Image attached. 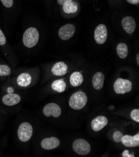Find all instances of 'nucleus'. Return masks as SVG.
<instances>
[{
	"label": "nucleus",
	"instance_id": "18",
	"mask_svg": "<svg viewBox=\"0 0 139 157\" xmlns=\"http://www.w3.org/2000/svg\"><path fill=\"white\" fill-rule=\"evenodd\" d=\"M63 9L66 14H73L78 11V4L72 0L65 3L63 5Z\"/></svg>",
	"mask_w": 139,
	"mask_h": 157
},
{
	"label": "nucleus",
	"instance_id": "14",
	"mask_svg": "<svg viewBox=\"0 0 139 157\" xmlns=\"http://www.w3.org/2000/svg\"><path fill=\"white\" fill-rule=\"evenodd\" d=\"M68 65L63 61L57 62L55 63L51 68L52 73L57 76H64L67 73Z\"/></svg>",
	"mask_w": 139,
	"mask_h": 157
},
{
	"label": "nucleus",
	"instance_id": "19",
	"mask_svg": "<svg viewBox=\"0 0 139 157\" xmlns=\"http://www.w3.org/2000/svg\"><path fill=\"white\" fill-rule=\"evenodd\" d=\"M117 53L121 59H125L128 55V46L126 43H120L117 46Z\"/></svg>",
	"mask_w": 139,
	"mask_h": 157
},
{
	"label": "nucleus",
	"instance_id": "27",
	"mask_svg": "<svg viewBox=\"0 0 139 157\" xmlns=\"http://www.w3.org/2000/svg\"><path fill=\"white\" fill-rule=\"evenodd\" d=\"M69 1H72V0H57V3L59 5L63 6L65 3Z\"/></svg>",
	"mask_w": 139,
	"mask_h": 157
},
{
	"label": "nucleus",
	"instance_id": "26",
	"mask_svg": "<svg viewBox=\"0 0 139 157\" xmlns=\"http://www.w3.org/2000/svg\"><path fill=\"white\" fill-rule=\"evenodd\" d=\"M126 1L131 5H137L139 3V0H126Z\"/></svg>",
	"mask_w": 139,
	"mask_h": 157
},
{
	"label": "nucleus",
	"instance_id": "6",
	"mask_svg": "<svg viewBox=\"0 0 139 157\" xmlns=\"http://www.w3.org/2000/svg\"><path fill=\"white\" fill-rule=\"evenodd\" d=\"M75 32V27L74 25L69 23L61 26L58 31L59 38L63 40H68L71 39Z\"/></svg>",
	"mask_w": 139,
	"mask_h": 157
},
{
	"label": "nucleus",
	"instance_id": "1",
	"mask_svg": "<svg viewBox=\"0 0 139 157\" xmlns=\"http://www.w3.org/2000/svg\"><path fill=\"white\" fill-rule=\"evenodd\" d=\"M39 39V33L38 30L35 27H30L24 31L23 36V42L27 48H31L38 44Z\"/></svg>",
	"mask_w": 139,
	"mask_h": 157
},
{
	"label": "nucleus",
	"instance_id": "4",
	"mask_svg": "<svg viewBox=\"0 0 139 157\" xmlns=\"http://www.w3.org/2000/svg\"><path fill=\"white\" fill-rule=\"evenodd\" d=\"M72 148L76 153L83 156L88 155L91 150L89 142L84 139H78L75 140L72 145Z\"/></svg>",
	"mask_w": 139,
	"mask_h": 157
},
{
	"label": "nucleus",
	"instance_id": "23",
	"mask_svg": "<svg viewBox=\"0 0 139 157\" xmlns=\"http://www.w3.org/2000/svg\"><path fill=\"white\" fill-rule=\"evenodd\" d=\"M122 136H123V134L122 132H120V131H116L115 132H114V135H113L114 141L117 143L120 142H121Z\"/></svg>",
	"mask_w": 139,
	"mask_h": 157
},
{
	"label": "nucleus",
	"instance_id": "20",
	"mask_svg": "<svg viewBox=\"0 0 139 157\" xmlns=\"http://www.w3.org/2000/svg\"><path fill=\"white\" fill-rule=\"evenodd\" d=\"M52 89L58 93H63L65 91L66 85L63 80H57L53 82L51 85Z\"/></svg>",
	"mask_w": 139,
	"mask_h": 157
},
{
	"label": "nucleus",
	"instance_id": "2",
	"mask_svg": "<svg viewBox=\"0 0 139 157\" xmlns=\"http://www.w3.org/2000/svg\"><path fill=\"white\" fill-rule=\"evenodd\" d=\"M87 103V96L83 91L74 93L71 96L69 101V106L74 109H81L83 108Z\"/></svg>",
	"mask_w": 139,
	"mask_h": 157
},
{
	"label": "nucleus",
	"instance_id": "28",
	"mask_svg": "<svg viewBox=\"0 0 139 157\" xmlns=\"http://www.w3.org/2000/svg\"><path fill=\"white\" fill-rule=\"evenodd\" d=\"M136 60H137V65H139V53H137V55L136 56Z\"/></svg>",
	"mask_w": 139,
	"mask_h": 157
},
{
	"label": "nucleus",
	"instance_id": "21",
	"mask_svg": "<svg viewBox=\"0 0 139 157\" xmlns=\"http://www.w3.org/2000/svg\"><path fill=\"white\" fill-rule=\"evenodd\" d=\"M11 73V68L6 65H0V76H9Z\"/></svg>",
	"mask_w": 139,
	"mask_h": 157
},
{
	"label": "nucleus",
	"instance_id": "24",
	"mask_svg": "<svg viewBox=\"0 0 139 157\" xmlns=\"http://www.w3.org/2000/svg\"><path fill=\"white\" fill-rule=\"evenodd\" d=\"M1 2L3 6L8 8H11L14 3L13 0H1Z\"/></svg>",
	"mask_w": 139,
	"mask_h": 157
},
{
	"label": "nucleus",
	"instance_id": "25",
	"mask_svg": "<svg viewBox=\"0 0 139 157\" xmlns=\"http://www.w3.org/2000/svg\"><path fill=\"white\" fill-rule=\"evenodd\" d=\"M6 43V38L2 30L0 29V45L3 46Z\"/></svg>",
	"mask_w": 139,
	"mask_h": 157
},
{
	"label": "nucleus",
	"instance_id": "10",
	"mask_svg": "<svg viewBox=\"0 0 139 157\" xmlns=\"http://www.w3.org/2000/svg\"><path fill=\"white\" fill-rule=\"evenodd\" d=\"M60 145V140L54 136L46 138L43 139L41 142V147L47 150H53L57 148Z\"/></svg>",
	"mask_w": 139,
	"mask_h": 157
},
{
	"label": "nucleus",
	"instance_id": "12",
	"mask_svg": "<svg viewBox=\"0 0 139 157\" xmlns=\"http://www.w3.org/2000/svg\"><path fill=\"white\" fill-rule=\"evenodd\" d=\"M121 142L123 145L127 147H138L139 145V133H137L135 136L123 135Z\"/></svg>",
	"mask_w": 139,
	"mask_h": 157
},
{
	"label": "nucleus",
	"instance_id": "8",
	"mask_svg": "<svg viewBox=\"0 0 139 157\" xmlns=\"http://www.w3.org/2000/svg\"><path fill=\"white\" fill-rule=\"evenodd\" d=\"M43 114L46 117L53 116L54 118H57L61 114V109L58 105L54 103H50L44 106Z\"/></svg>",
	"mask_w": 139,
	"mask_h": 157
},
{
	"label": "nucleus",
	"instance_id": "5",
	"mask_svg": "<svg viewBox=\"0 0 139 157\" xmlns=\"http://www.w3.org/2000/svg\"><path fill=\"white\" fill-rule=\"evenodd\" d=\"M132 82L123 78H118L114 84V89L117 94H125L129 93L132 90Z\"/></svg>",
	"mask_w": 139,
	"mask_h": 157
},
{
	"label": "nucleus",
	"instance_id": "16",
	"mask_svg": "<svg viewBox=\"0 0 139 157\" xmlns=\"http://www.w3.org/2000/svg\"><path fill=\"white\" fill-rule=\"evenodd\" d=\"M32 81V77L28 73H23L20 74L16 80L17 84L21 87L29 86Z\"/></svg>",
	"mask_w": 139,
	"mask_h": 157
},
{
	"label": "nucleus",
	"instance_id": "9",
	"mask_svg": "<svg viewBox=\"0 0 139 157\" xmlns=\"http://www.w3.org/2000/svg\"><path fill=\"white\" fill-rule=\"evenodd\" d=\"M122 26L127 33L132 35L135 30L136 22L130 16H126L122 20Z\"/></svg>",
	"mask_w": 139,
	"mask_h": 157
},
{
	"label": "nucleus",
	"instance_id": "13",
	"mask_svg": "<svg viewBox=\"0 0 139 157\" xmlns=\"http://www.w3.org/2000/svg\"><path fill=\"white\" fill-rule=\"evenodd\" d=\"M21 101V97L18 94L9 93L3 96L2 102L6 106H12L18 104Z\"/></svg>",
	"mask_w": 139,
	"mask_h": 157
},
{
	"label": "nucleus",
	"instance_id": "7",
	"mask_svg": "<svg viewBox=\"0 0 139 157\" xmlns=\"http://www.w3.org/2000/svg\"><path fill=\"white\" fill-rule=\"evenodd\" d=\"M107 28L104 24L99 25L94 31V40L99 44H103L107 39Z\"/></svg>",
	"mask_w": 139,
	"mask_h": 157
},
{
	"label": "nucleus",
	"instance_id": "11",
	"mask_svg": "<svg viewBox=\"0 0 139 157\" xmlns=\"http://www.w3.org/2000/svg\"><path fill=\"white\" fill-rule=\"evenodd\" d=\"M108 123V119L106 117L98 116L92 121L91 127L94 132H99L103 129Z\"/></svg>",
	"mask_w": 139,
	"mask_h": 157
},
{
	"label": "nucleus",
	"instance_id": "17",
	"mask_svg": "<svg viewBox=\"0 0 139 157\" xmlns=\"http://www.w3.org/2000/svg\"><path fill=\"white\" fill-rule=\"evenodd\" d=\"M84 77L81 73L79 71L74 72L70 77V83L73 86H79L82 85Z\"/></svg>",
	"mask_w": 139,
	"mask_h": 157
},
{
	"label": "nucleus",
	"instance_id": "15",
	"mask_svg": "<svg viewBox=\"0 0 139 157\" xmlns=\"http://www.w3.org/2000/svg\"><path fill=\"white\" fill-rule=\"evenodd\" d=\"M105 80V76L102 72H97L92 78V85L96 90H101L103 86Z\"/></svg>",
	"mask_w": 139,
	"mask_h": 157
},
{
	"label": "nucleus",
	"instance_id": "22",
	"mask_svg": "<svg viewBox=\"0 0 139 157\" xmlns=\"http://www.w3.org/2000/svg\"><path fill=\"white\" fill-rule=\"evenodd\" d=\"M130 117L134 121L138 123L139 122V109H133L132 112L130 113Z\"/></svg>",
	"mask_w": 139,
	"mask_h": 157
},
{
	"label": "nucleus",
	"instance_id": "3",
	"mask_svg": "<svg viewBox=\"0 0 139 157\" xmlns=\"http://www.w3.org/2000/svg\"><path fill=\"white\" fill-rule=\"evenodd\" d=\"M33 129L32 125L27 122L22 123L18 130V136L22 142H27L32 137Z\"/></svg>",
	"mask_w": 139,
	"mask_h": 157
}]
</instances>
